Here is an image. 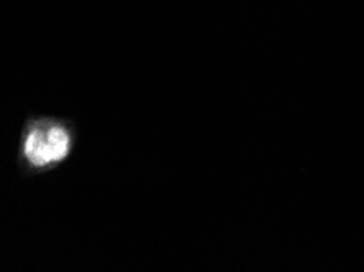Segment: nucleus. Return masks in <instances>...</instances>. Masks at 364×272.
<instances>
[{"label": "nucleus", "instance_id": "1", "mask_svg": "<svg viewBox=\"0 0 364 272\" xmlns=\"http://www.w3.org/2000/svg\"><path fill=\"white\" fill-rule=\"evenodd\" d=\"M79 146V126L56 114L31 113L23 119L16 143L15 163L20 175L38 178L68 165Z\"/></svg>", "mask_w": 364, "mask_h": 272}]
</instances>
